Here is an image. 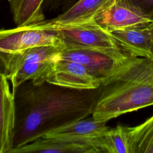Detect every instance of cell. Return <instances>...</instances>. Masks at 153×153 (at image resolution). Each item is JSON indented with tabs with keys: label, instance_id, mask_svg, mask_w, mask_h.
Instances as JSON below:
<instances>
[{
	"label": "cell",
	"instance_id": "6da1fadb",
	"mask_svg": "<svg viewBox=\"0 0 153 153\" xmlns=\"http://www.w3.org/2000/svg\"><path fill=\"white\" fill-rule=\"evenodd\" d=\"M13 92L16 120L11 151L92 114L99 87L76 90L28 81Z\"/></svg>",
	"mask_w": 153,
	"mask_h": 153
},
{
	"label": "cell",
	"instance_id": "3957f363",
	"mask_svg": "<svg viewBox=\"0 0 153 153\" xmlns=\"http://www.w3.org/2000/svg\"><path fill=\"white\" fill-rule=\"evenodd\" d=\"M60 49L53 45H42L14 53L0 51L3 73L11 82L13 89L32 81L45 82L60 59Z\"/></svg>",
	"mask_w": 153,
	"mask_h": 153
},
{
	"label": "cell",
	"instance_id": "e0dca14e",
	"mask_svg": "<svg viewBox=\"0 0 153 153\" xmlns=\"http://www.w3.org/2000/svg\"><path fill=\"white\" fill-rule=\"evenodd\" d=\"M132 3L140 7L153 17V0H130Z\"/></svg>",
	"mask_w": 153,
	"mask_h": 153
},
{
	"label": "cell",
	"instance_id": "7402d4cb",
	"mask_svg": "<svg viewBox=\"0 0 153 153\" xmlns=\"http://www.w3.org/2000/svg\"><path fill=\"white\" fill-rule=\"evenodd\" d=\"M152 62H153V59H152Z\"/></svg>",
	"mask_w": 153,
	"mask_h": 153
},
{
	"label": "cell",
	"instance_id": "5bb4252c",
	"mask_svg": "<svg viewBox=\"0 0 153 153\" xmlns=\"http://www.w3.org/2000/svg\"><path fill=\"white\" fill-rule=\"evenodd\" d=\"M46 0H9L14 22L17 27L38 23L45 20L43 5Z\"/></svg>",
	"mask_w": 153,
	"mask_h": 153
},
{
	"label": "cell",
	"instance_id": "d6986e66",
	"mask_svg": "<svg viewBox=\"0 0 153 153\" xmlns=\"http://www.w3.org/2000/svg\"><path fill=\"white\" fill-rule=\"evenodd\" d=\"M149 27H150V29H151V32H152V35H153V22H152L151 24H150V25H149Z\"/></svg>",
	"mask_w": 153,
	"mask_h": 153
},
{
	"label": "cell",
	"instance_id": "7a4b0ae2",
	"mask_svg": "<svg viewBox=\"0 0 153 153\" xmlns=\"http://www.w3.org/2000/svg\"><path fill=\"white\" fill-rule=\"evenodd\" d=\"M153 105V62L128 56L100 82L92 117L108 121Z\"/></svg>",
	"mask_w": 153,
	"mask_h": 153
},
{
	"label": "cell",
	"instance_id": "52a82bcc",
	"mask_svg": "<svg viewBox=\"0 0 153 153\" xmlns=\"http://www.w3.org/2000/svg\"><path fill=\"white\" fill-rule=\"evenodd\" d=\"M46 81L76 90L96 89L100 85V82L82 65L62 59L56 62Z\"/></svg>",
	"mask_w": 153,
	"mask_h": 153
},
{
	"label": "cell",
	"instance_id": "30bf717a",
	"mask_svg": "<svg viewBox=\"0 0 153 153\" xmlns=\"http://www.w3.org/2000/svg\"><path fill=\"white\" fill-rule=\"evenodd\" d=\"M120 48L134 57L153 59V35L149 26H139L110 32Z\"/></svg>",
	"mask_w": 153,
	"mask_h": 153
},
{
	"label": "cell",
	"instance_id": "9c48e42d",
	"mask_svg": "<svg viewBox=\"0 0 153 153\" xmlns=\"http://www.w3.org/2000/svg\"><path fill=\"white\" fill-rule=\"evenodd\" d=\"M59 56L60 59L71 60L82 65L100 82L119 62L101 52L79 47L63 48L60 50Z\"/></svg>",
	"mask_w": 153,
	"mask_h": 153
},
{
	"label": "cell",
	"instance_id": "8992f818",
	"mask_svg": "<svg viewBox=\"0 0 153 153\" xmlns=\"http://www.w3.org/2000/svg\"><path fill=\"white\" fill-rule=\"evenodd\" d=\"M109 32L134 27L145 26L153 22L152 16L130 0H116L95 19Z\"/></svg>",
	"mask_w": 153,
	"mask_h": 153
},
{
	"label": "cell",
	"instance_id": "9a60e30c",
	"mask_svg": "<svg viewBox=\"0 0 153 153\" xmlns=\"http://www.w3.org/2000/svg\"><path fill=\"white\" fill-rule=\"evenodd\" d=\"M129 153H153V115L134 127H126Z\"/></svg>",
	"mask_w": 153,
	"mask_h": 153
},
{
	"label": "cell",
	"instance_id": "ffe728a7",
	"mask_svg": "<svg viewBox=\"0 0 153 153\" xmlns=\"http://www.w3.org/2000/svg\"><path fill=\"white\" fill-rule=\"evenodd\" d=\"M0 71L3 72V68H2V63L1 62V61H0Z\"/></svg>",
	"mask_w": 153,
	"mask_h": 153
},
{
	"label": "cell",
	"instance_id": "5b68a950",
	"mask_svg": "<svg viewBox=\"0 0 153 153\" xmlns=\"http://www.w3.org/2000/svg\"><path fill=\"white\" fill-rule=\"evenodd\" d=\"M53 45L60 49L62 43L57 31L41 22L10 29H0V51L14 53L29 48Z\"/></svg>",
	"mask_w": 153,
	"mask_h": 153
},
{
	"label": "cell",
	"instance_id": "277c9868",
	"mask_svg": "<svg viewBox=\"0 0 153 153\" xmlns=\"http://www.w3.org/2000/svg\"><path fill=\"white\" fill-rule=\"evenodd\" d=\"M53 28L57 31L61 39V49L66 47L91 49L104 53L118 62L123 61L129 56L120 48L111 33L96 20Z\"/></svg>",
	"mask_w": 153,
	"mask_h": 153
},
{
	"label": "cell",
	"instance_id": "7c38bea8",
	"mask_svg": "<svg viewBox=\"0 0 153 153\" xmlns=\"http://www.w3.org/2000/svg\"><path fill=\"white\" fill-rule=\"evenodd\" d=\"M116 0H78L67 11L56 17L41 23L46 27L76 25L95 20Z\"/></svg>",
	"mask_w": 153,
	"mask_h": 153
},
{
	"label": "cell",
	"instance_id": "8fae6325",
	"mask_svg": "<svg viewBox=\"0 0 153 153\" xmlns=\"http://www.w3.org/2000/svg\"><path fill=\"white\" fill-rule=\"evenodd\" d=\"M15 120L14 93L7 76L0 71V153H10L13 148Z\"/></svg>",
	"mask_w": 153,
	"mask_h": 153
},
{
	"label": "cell",
	"instance_id": "ac0fdd59",
	"mask_svg": "<svg viewBox=\"0 0 153 153\" xmlns=\"http://www.w3.org/2000/svg\"><path fill=\"white\" fill-rule=\"evenodd\" d=\"M62 0H48V5H51V7L56 8H57L60 4Z\"/></svg>",
	"mask_w": 153,
	"mask_h": 153
},
{
	"label": "cell",
	"instance_id": "4fadbf2b",
	"mask_svg": "<svg viewBox=\"0 0 153 153\" xmlns=\"http://www.w3.org/2000/svg\"><path fill=\"white\" fill-rule=\"evenodd\" d=\"M98 153L93 146L78 142L42 137L10 153Z\"/></svg>",
	"mask_w": 153,
	"mask_h": 153
},
{
	"label": "cell",
	"instance_id": "2e32d148",
	"mask_svg": "<svg viewBox=\"0 0 153 153\" xmlns=\"http://www.w3.org/2000/svg\"><path fill=\"white\" fill-rule=\"evenodd\" d=\"M99 148L100 153H129L126 127L109 128L100 137Z\"/></svg>",
	"mask_w": 153,
	"mask_h": 153
},
{
	"label": "cell",
	"instance_id": "44dd1931",
	"mask_svg": "<svg viewBox=\"0 0 153 153\" xmlns=\"http://www.w3.org/2000/svg\"><path fill=\"white\" fill-rule=\"evenodd\" d=\"M120 1H127V0H120Z\"/></svg>",
	"mask_w": 153,
	"mask_h": 153
},
{
	"label": "cell",
	"instance_id": "ba28073f",
	"mask_svg": "<svg viewBox=\"0 0 153 153\" xmlns=\"http://www.w3.org/2000/svg\"><path fill=\"white\" fill-rule=\"evenodd\" d=\"M106 123L93 117L84 118L56 129L43 137L87 143L94 146L98 153H100L99 148V140L109 128Z\"/></svg>",
	"mask_w": 153,
	"mask_h": 153
}]
</instances>
